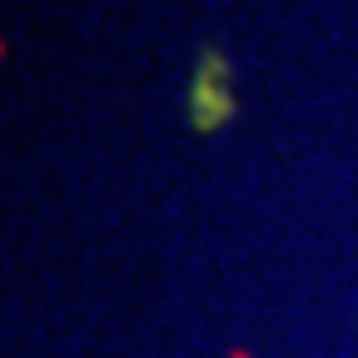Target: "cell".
<instances>
[{"instance_id":"1","label":"cell","mask_w":358,"mask_h":358,"mask_svg":"<svg viewBox=\"0 0 358 358\" xmlns=\"http://www.w3.org/2000/svg\"><path fill=\"white\" fill-rule=\"evenodd\" d=\"M229 115H234V105H229V65H224V55L209 50L199 75H194V85H189V120H194V129H219Z\"/></svg>"}]
</instances>
